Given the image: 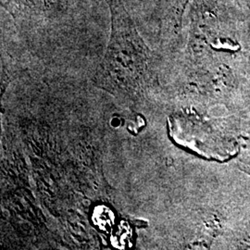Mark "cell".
I'll list each match as a JSON object with an SVG mask.
<instances>
[{
	"label": "cell",
	"mask_w": 250,
	"mask_h": 250,
	"mask_svg": "<svg viewBox=\"0 0 250 250\" xmlns=\"http://www.w3.org/2000/svg\"><path fill=\"white\" fill-rule=\"evenodd\" d=\"M2 7L17 21L36 23L59 18L71 0H1Z\"/></svg>",
	"instance_id": "cell-1"
}]
</instances>
